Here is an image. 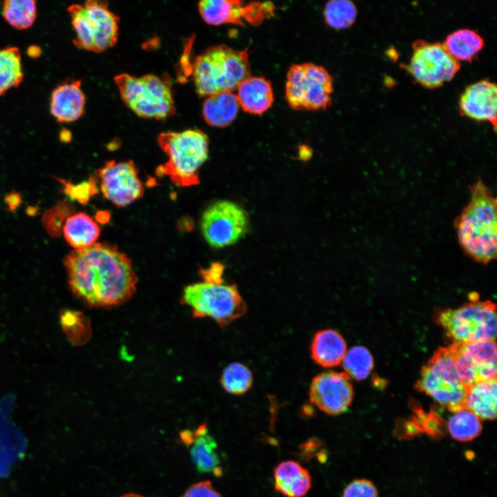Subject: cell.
I'll return each instance as SVG.
<instances>
[{
    "instance_id": "obj_1",
    "label": "cell",
    "mask_w": 497,
    "mask_h": 497,
    "mask_svg": "<svg viewBox=\"0 0 497 497\" xmlns=\"http://www.w3.org/2000/svg\"><path fill=\"white\" fill-rule=\"evenodd\" d=\"M64 263L72 293L89 306H117L136 291L138 278L130 260L111 244L75 249Z\"/></svg>"
},
{
    "instance_id": "obj_2",
    "label": "cell",
    "mask_w": 497,
    "mask_h": 497,
    "mask_svg": "<svg viewBox=\"0 0 497 497\" xmlns=\"http://www.w3.org/2000/svg\"><path fill=\"white\" fill-rule=\"evenodd\" d=\"M469 191V202L454 225L464 253L487 264L496 258V199L481 179L470 186Z\"/></svg>"
},
{
    "instance_id": "obj_3",
    "label": "cell",
    "mask_w": 497,
    "mask_h": 497,
    "mask_svg": "<svg viewBox=\"0 0 497 497\" xmlns=\"http://www.w3.org/2000/svg\"><path fill=\"white\" fill-rule=\"evenodd\" d=\"M248 54L225 45L213 46L197 56L193 64L195 89L200 97L235 90L250 77Z\"/></svg>"
},
{
    "instance_id": "obj_4",
    "label": "cell",
    "mask_w": 497,
    "mask_h": 497,
    "mask_svg": "<svg viewBox=\"0 0 497 497\" xmlns=\"http://www.w3.org/2000/svg\"><path fill=\"white\" fill-rule=\"evenodd\" d=\"M157 141L168 159L157 168V174L168 176L181 187L198 184L199 170L208 155L207 135L199 129H188L162 133Z\"/></svg>"
},
{
    "instance_id": "obj_5",
    "label": "cell",
    "mask_w": 497,
    "mask_h": 497,
    "mask_svg": "<svg viewBox=\"0 0 497 497\" xmlns=\"http://www.w3.org/2000/svg\"><path fill=\"white\" fill-rule=\"evenodd\" d=\"M471 301L457 309H447L436 315L454 343L495 341L496 337V305L491 301H480L476 293Z\"/></svg>"
},
{
    "instance_id": "obj_6",
    "label": "cell",
    "mask_w": 497,
    "mask_h": 497,
    "mask_svg": "<svg viewBox=\"0 0 497 497\" xmlns=\"http://www.w3.org/2000/svg\"><path fill=\"white\" fill-rule=\"evenodd\" d=\"M115 82L122 101L138 116L163 119L175 114L171 84L166 77L123 73L115 77Z\"/></svg>"
},
{
    "instance_id": "obj_7",
    "label": "cell",
    "mask_w": 497,
    "mask_h": 497,
    "mask_svg": "<svg viewBox=\"0 0 497 497\" xmlns=\"http://www.w3.org/2000/svg\"><path fill=\"white\" fill-rule=\"evenodd\" d=\"M189 306L194 318L209 317L225 327L243 316L246 304L234 284L206 282L189 284L184 289L180 301Z\"/></svg>"
},
{
    "instance_id": "obj_8",
    "label": "cell",
    "mask_w": 497,
    "mask_h": 497,
    "mask_svg": "<svg viewBox=\"0 0 497 497\" xmlns=\"http://www.w3.org/2000/svg\"><path fill=\"white\" fill-rule=\"evenodd\" d=\"M68 11L75 31L74 44L79 48L101 52L117 43L119 18L106 2L89 0L73 4Z\"/></svg>"
},
{
    "instance_id": "obj_9",
    "label": "cell",
    "mask_w": 497,
    "mask_h": 497,
    "mask_svg": "<svg viewBox=\"0 0 497 497\" xmlns=\"http://www.w3.org/2000/svg\"><path fill=\"white\" fill-rule=\"evenodd\" d=\"M415 388L453 413L465 408L466 387L448 347L438 349L423 367Z\"/></svg>"
},
{
    "instance_id": "obj_10",
    "label": "cell",
    "mask_w": 497,
    "mask_h": 497,
    "mask_svg": "<svg viewBox=\"0 0 497 497\" xmlns=\"http://www.w3.org/2000/svg\"><path fill=\"white\" fill-rule=\"evenodd\" d=\"M333 89V77L322 66L303 63L288 71L285 96L292 109L325 110L331 104Z\"/></svg>"
},
{
    "instance_id": "obj_11",
    "label": "cell",
    "mask_w": 497,
    "mask_h": 497,
    "mask_svg": "<svg viewBox=\"0 0 497 497\" xmlns=\"http://www.w3.org/2000/svg\"><path fill=\"white\" fill-rule=\"evenodd\" d=\"M460 66L443 44L419 40L413 45V54L406 68L420 84L434 88L452 79Z\"/></svg>"
},
{
    "instance_id": "obj_12",
    "label": "cell",
    "mask_w": 497,
    "mask_h": 497,
    "mask_svg": "<svg viewBox=\"0 0 497 497\" xmlns=\"http://www.w3.org/2000/svg\"><path fill=\"white\" fill-rule=\"evenodd\" d=\"M248 219L244 211L229 201H217L203 213L201 230L206 241L215 248L235 243L246 232Z\"/></svg>"
},
{
    "instance_id": "obj_13",
    "label": "cell",
    "mask_w": 497,
    "mask_h": 497,
    "mask_svg": "<svg viewBox=\"0 0 497 497\" xmlns=\"http://www.w3.org/2000/svg\"><path fill=\"white\" fill-rule=\"evenodd\" d=\"M448 348L459 379L465 387L496 379L495 341L453 343Z\"/></svg>"
},
{
    "instance_id": "obj_14",
    "label": "cell",
    "mask_w": 497,
    "mask_h": 497,
    "mask_svg": "<svg viewBox=\"0 0 497 497\" xmlns=\"http://www.w3.org/2000/svg\"><path fill=\"white\" fill-rule=\"evenodd\" d=\"M101 179L100 189L106 199L117 207H124L144 195V186L132 160L107 162L96 172Z\"/></svg>"
},
{
    "instance_id": "obj_15",
    "label": "cell",
    "mask_w": 497,
    "mask_h": 497,
    "mask_svg": "<svg viewBox=\"0 0 497 497\" xmlns=\"http://www.w3.org/2000/svg\"><path fill=\"white\" fill-rule=\"evenodd\" d=\"M199 12L204 21L214 26L224 23L258 25L273 14L270 2H251L231 0H204L199 3Z\"/></svg>"
},
{
    "instance_id": "obj_16",
    "label": "cell",
    "mask_w": 497,
    "mask_h": 497,
    "mask_svg": "<svg viewBox=\"0 0 497 497\" xmlns=\"http://www.w3.org/2000/svg\"><path fill=\"white\" fill-rule=\"evenodd\" d=\"M309 400L331 416L346 412L353 398L350 377L344 372L328 371L315 376L309 387Z\"/></svg>"
},
{
    "instance_id": "obj_17",
    "label": "cell",
    "mask_w": 497,
    "mask_h": 497,
    "mask_svg": "<svg viewBox=\"0 0 497 497\" xmlns=\"http://www.w3.org/2000/svg\"><path fill=\"white\" fill-rule=\"evenodd\" d=\"M179 438L184 445L190 447L191 458L198 472L211 474L215 477L223 475L217 443L208 433L206 422L195 430L182 431Z\"/></svg>"
},
{
    "instance_id": "obj_18",
    "label": "cell",
    "mask_w": 497,
    "mask_h": 497,
    "mask_svg": "<svg viewBox=\"0 0 497 497\" xmlns=\"http://www.w3.org/2000/svg\"><path fill=\"white\" fill-rule=\"evenodd\" d=\"M496 84L483 79L465 89L460 97L459 108L463 115L478 121H490L496 127Z\"/></svg>"
},
{
    "instance_id": "obj_19",
    "label": "cell",
    "mask_w": 497,
    "mask_h": 497,
    "mask_svg": "<svg viewBox=\"0 0 497 497\" xmlns=\"http://www.w3.org/2000/svg\"><path fill=\"white\" fill-rule=\"evenodd\" d=\"M85 95L79 80L66 82L57 87L52 93L50 112L59 122L78 119L84 113Z\"/></svg>"
},
{
    "instance_id": "obj_20",
    "label": "cell",
    "mask_w": 497,
    "mask_h": 497,
    "mask_svg": "<svg viewBox=\"0 0 497 497\" xmlns=\"http://www.w3.org/2000/svg\"><path fill=\"white\" fill-rule=\"evenodd\" d=\"M274 487L285 497H304L312 486L309 471L295 460H284L273 470Z\"/></svg>"
},
{
    "instance_id": "obj_21",
    "label": "cell",
    "mask_w": 497,
    "mask_h": 497,
    "mask_svg": "<svg viewBox=\"0 0 497 497\" xmlns=\"http://www.w3.org/2000/svg\"><path fill=\"white\" fill-rule=\"evenodd\" d=\"M236 95L244 111L260 115L269 110L274 97L271 84L262 77H248L238 86Z\"/></svg>"
},
{
    "instance_id": "obj_22",
    "label": "cell",
    "mask_w": 497,
    "mask_h": 497,
    "mask_svg": "<svg viewBox=\"0 0 497 497\" xmlns=\"http://www.w3.org/2000/svg\"><path fill=\"white\" fill-rule=\"evenodd\" d=\"M311 357L318 364L330 368L339 365L347 353V344L338 331L328 329L318 331L311 341Z\"/></svg>"
},
{
    "instance_id": "obj_23",
    "label": "cell",
    "mask_w": 497,
    "mask_h": 497,
    "mask_svg": "<svg viewBox=\"0 0 497 497\" xmlns=\"http://www.w3.org/2000/svg\"><path fill=\"white\" fill-rule=\"evenodd\" d=\"M239 108L235 94L231 91L222 92L206 98L203 104L202 114L210 126L223 128L234 121Z\"/></svg>"
},
{
    "instance_id": "obj_24",
    "label": "cell",
    "mask_w": 497,
    "mask_h": 497,
    "mask_svg": "<svg viewBox=\"0 0 497 497\" xmlns=\"http://www.w3.org/2000/svg\"><path fill=\"white\" fill-rule=\"evenodd\" d=\"M466 387L465 407L482 420L496 418V379Z\"/></svg>"
},
{
    "instance_id": "obj_25",
    "label": "cell",
    "mask_w": 497,
    "mask_h": 497,
    "mask_svg": "<svg viewBox=\"0 0 497 497\" xmlns=\"http://www.w3.org/2000/svg\"><path fill=\"white\" fill-rule=\"evenodd\" d=\"M66 242L75 249L88 248L98 239L101 229L88 214L79 213L69 216L63 228Z\"/></svg>"
},
{
    "instance_id": "obj_26",
    "label": "cell",
    "mask_w": 497,
    "mask_h": 497,
    "mask_svg": "<svg viewBox=\"0 0 497 497\" xmlns=\"http://www.w3.org/2000/svg\"><path fill=\"white\" fill-rule=\"evenodd\" d=\"M443 46L457 61H471L483 48L484 41L475 31L460 29L449 35Z\"/></svg>"
},
{
    "instance_id": "obj_27",
    "label": "cell",
    "mask_w": 497,
    "mask_h": 497,
    "mask_svg": "<svg viewBox=\"0 0 497 497\" xmlns=\"http://www.w3.org/2000/svg\"><path fill=\"white\" fill-rule=\"evenodd\" d=\"M21 59L17 47L0 48V95L23 80Z\"/></svg>"
},
{
    "instance_id": "obj_28",
    "label": "cell",
    "mask_w": 497,
    "mask_h": 497,
    "mask_svg": "<svg viewBox=\"0 0 497 497\" xmlns=\"http://www.w3.org/2000/svg\"><path fill=\"white\" fill-rule=\"evenodd\" d=\"M450 436L459 442H468L478 437L482 431L480 419L466 408L454 413L447 422Z\"/></svg>"
},
{
    "instance_id": "obj_29",
    "label": "cell",
    "mask_w": 497,
    "mask_h": 497,
    "mask_svg": "<svg viewBox=\"0 0 497 497\" xmlns=\"http://www.w3.org/2000/svg\"><path fill=\"white\" fill-rule=\"evenodd\" d=\"M3 15L13 28H28L36 19V2L31 0H6L3 4Z\"/></svg>"
},
{
    "instance_id": "obj_30",
    "label": "cell",
    "mask_w": 497,
    "mask_h": 497,
    "mask_svg": "<svg viewBox=\"0 0 497 497\" xmlns=\"http://www.w3.org/2000/svg\"><path fill=\"white\" fill-rule=\"evenodd\" d=\"M253 382L251 370L244 364L232 362L223 370L220 383L223 389L233 395H242L249 390Z\"/></svg>"
},
{
    "instance_id": "obj_31",
    "label": "cell",
    "mask_w": 497,
    "mask_h": 497,
    "mask_svg": "<svg viewBox=\"0 0 497 497\" xmlns=\"http://www.w3.org/2000/svg\"><path fill=\"white\" fill-rule=\"evenodd\" d=\"M342 361L346 373L355 380L367 378L373 367V360L370 351L362 346L351 348Z\"/></svg>"
},
{
    "instance_id": "obj_32",
    "label": "cell",
    "mask_w": 497,
    "mask_h": 497,
    "mask_svg": "<svg viewBox=\"0 0 497 497\" xmlns=\"http://www.w3.org/2000/svg\"><path fill=\"white\" fill-rule=\"evenodd\" d=\"M357 15V9L350 1L334 0L329 1L324 9L326 23L331 28L343 29L351 26Z\"/></svg>"
},
{
    "instance_id": "obj_33",
    "label": "cell",
    "mask_w": 497,
    "mask_h": 497,
    "mask_svg": "<svg viewBox=\"0 0 497 497\" xmlns=\"http://www.w3.org/2000/svg\"><path fill=\"white\" fill-rule=\"evenodd\" d=\"M69 213V208L63 202L57 204L53 208L46 212L43 217V223L51 236L56 237L59 235L63 222Z\"/></svg>"
},
{
    "instance_id": "obj_34",
    "label": "cell",
    "mask_w": 497,
    "mask_h": 497,
    "mask_svg": "<svg viewBox=\"0 0 497 497\" xmlns=\"http://www.w3.org/2000/svg\"><path fill=\"white\" fill-rule=\"evenodd\" d=\"M64 185V191L71 199H76L81 204H86L90 196L96 193L97 186L95 178H90L88 182L73 185L62 179H58Z\"/></svg>"
},
{
    "instance_id": "obj_35",
    "label": "cell",
    "mask_w": 497,
    "mask_h": 497,
    "mask_svg": "<svg viewBox=\"0 0 497 497\" xmlns=\"http://www.w3.org/2000/svg\"><path fill=\"white\" fill-rule=\"evenodd\" d=\"M61 322L71 341L77 342V336L82 334L81 331L84 322V316L79 312L65 311L61 313Z\"/></svg>"
},
{
    "instance_id": "obj_36",
    "label": "cell",
    "mask_w": 497,
    "mask_h": 497,
    "mask_svg": "<svg viewBox=\"0 0 497 497\" xmlns=\"http://www.w3.org/2000/svg\"><path fill=\"white\" fill-rule=\"evenodd\" d=\"M342 497H378V490L371 480L357 479L346 487Z\"/></svg>"
},
{
    "instance_id": "obj_37",
    "label": "cell",
    "mask_w": 497,
    "mask_h": 497,
    "mask_svg": "<svg viewBox=\"0 0 497 497\" xmlns=\"http://www.w3.org/2000/svg\"><path fill=\"white\" fill-rule=\"evenodd\" d=\"M182 497H222L215 491L209 480L201 481L190 486Z\"/></svg>"
},
{
    "instance_id": "obj_38",
    "label": "cell",
    "mask_w": 497,
    "mask_h": 497,
    "mask_svg": "<svg viewBox=\"0 0 497 497\" xmlns=\"http://www.w3.org/2000/svg\"><path fill=\"white\" fill-rule=\"evenodd\" d=\"M224 266L220 263L213 264L208 269L200 271L204 282L210 283H223L222 273Z\"/></svg>"
},
{
    "instance_id": "obj_39",
    "label": "cell",
    "mask_w": 497,
    "mask_h": 497,
    "mask_svg": "<svg viewBox=\"0 0 497 497\" xmlns=\"http://www.w3.org/2000/svg\"><path fill=\"white\" fill-rule=\"evenodd\" d=\"M5 202L9 207V210L10 211H14L21 204V197L17 193H11L6 195Z\"/></svg>"
},
{
    "instance_id": "obj_40",
    "label": "cell",
    "mask_w": 497,
    "mask_h": 497,
    "mask_svg": "<svg viewBox=\"0 0 497 497\" xmlns=\"http://www.w3.org/2000/svg\"><path fill=\"white\" fill-rule=\"evenodd\" d=\"M70 132L68 131L67 130H64L60 133V139L62 142H68L70 140Z\"/></svg>"
},
{
    "instance_id": "obj_41",
    "label": "cell",
    "mask_w": 497,
    "mask_h": 497,
    "mask_svg": "<svg viewBox=\"0 0 497 497\" xmlns=\"http://www.w3.org/2000/svg\"><path fill=\"white\" fill-rule=\"evenodd\" d=\"M120 497H145V496L138 494H136V493H128V494H125L121 496Z\"/></svg>"
}]
</instances>
